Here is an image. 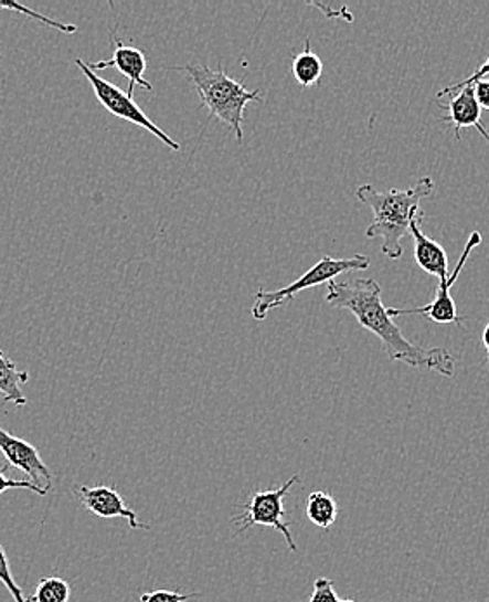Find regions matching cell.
I'll use <instances>...</instances> for the list:
<instances>
[{
  "instance_id": "e0dca14e",
  "label": "cell",
  "mask_w": 489,
  "mask_h": 602,
  "mask_svg": "<svg viewBox=\"0 0 489 602\" xmlns=\"http://www.w3.org/2000/svg\"><path fill=\"white\" fill-rule=\"evenodd\" d=\"M0 11H14L23 12L24 17L32 18V20L41 21L45 27H51V29L60 30L61 33H75L77 32V24L63 23V21L53 20V18L44 17L41 12L32 11V9L26 8V6L18 4V2H0Z\"/></svg>"
},
{
  "instance_id": "2e32d148",
  "label": "cell",
  "mask_w": 489,
  "mask_h": 602,
  "mask_svg": "<svg viewBox=\"0 0 489 602\" xmlns=\"http://www.w3.org/2000/svg\"><path fill=\"white\" fill-rule=\"evenodd\" d=\"M72 589L66 580L60 577H47L36 585L30 602H68Z\"/></svg>"
},
{
  "instance_id": "4fadbf2b",
  "label": "cell",
  "mask_w": 489,
  "mask_h": 602,
  "mask_svg": "<svg viewBox=\"0 0 489 602\" xmlns=\"http://www.w3.org/2000/svg\"><path fill=\"white\" fill-rule=\"evenodd\" d=\"M29 380L30 373L18 370L17 363L0 348V397L4 403H14L18 406L29 403L21 389Z\"/></svg>"
},
{
  "instance_id": "30bf717a",
  "label": "cell",
  "mask_w": 489,
  "mask_h": 602,
  "mask_svg": "<svg viewBox=\"0 0 489 602\" xmlns=\"http://www.w3.org/2000/svg\"><path fill=\"white\" fill-rule=\"evenodd\" d=\"M93 72L97 70L117 68L124 77L129 78V91L127 94L132 96L134 87H141L142 91L151 93L153 85L146 81L145 72L148 68V57L142 53L141 49L134 45L124 44L120 36L114 30V54L109 60L96 61V63H87Z\"/></svg>"
},
{
  "instance_id": "8fae6325",
  "label": "cell",
  "mask_w": 489,
  "mask_h": 602,
  "mask_svg": "<svg viewBox=\"0 0 489 602\" xmlns=\"http://www.w3.org/2000/svg\"><path fill=\"white\" fill-rule=\"evenodd\" d=\"M437 102L442 108L446 109V117L443 118L445 124L454 127L455 136L460 139L461 129H478L481 136H485L489 145L488 130L482 127L481 106L476 102L472 87H464V89L455 91V93H437Z\"/></svg>"
},
{
  "instance_id": "44dd1931",
  "label": "cell",
  "mask_w": 489,
  "mask_h": 602,
  "mask_svg": "<svg viewBox=\"0 0 489 602\" xmlns=\"http://www.w3.org/2000/svg\"><path fill=\"white\" fill-rule=\"evenodd\" d=\"M199 592L194 594H181L174 591H153L141 595V602H187L190 599L199 598Z\"/></svg>"
},
{
  "instance_id": "d4e9b609",
  "label": "cell",
  "mask_w": 489,
  "mask_h": 602,
  "mask_svg": "<svg viewBox=\"0 0 489 602\" xmlns=\"http://www.w3.org/2000/svg\"><path fill=\"white\" fill-rule=\"evenodd\" d=\"M340 602H357V601H351V599H340Z\"/></svg>"
},
{
  "instance_id": "7c38bea8",
  "label": "cell",
  "mask_w": 489,
  "mask_h": 602,
  "mask_svg": "<svg viewBox=\"0 0 489 602\" xmlns=\"http://www.w3.org/2000/svg\"><path fill=\"white\" fill-rule=\"evenodd\" d=\"M422 221H424V214L421 212L410 224V235L415 242V261L427 275L436 276L439 282H445L449 276L448 255L436 240L425 235L421 228Z\"/></svg>"
},
{
  "instance_id": "603a6c76",
  "label": "cell",
  "mask_w": 489,
  "mask_h": 602,
  "mask_svg": "<svg viewBox=\"0 0 489 602\" xmlns=\"http://www.w3.org/2000/svg\"><path fill=\"white\" fill-rule=\"evenodd\" d=\"M470 87H472L474 96H476V102L481 106V109L489 112V78H482V81L476 82Z\"/></svg>"
},
{
  "instance_id": "52a82bcc",
  "label": "cell",
  "mask_w": 489,
  "mask_h": 602,
  "mask_svg": "<svg viewBox=\"0 0 489 602\" xmlns=\"http://www.w3.org/2000/svg\"><path fill=\"white\" fill-rule=\"evenodd\" d=\"M481 243L482 236L479 231L470 233L469 239H467L466 247H464V252H461L460 260H458L457 267H455L454 273L448 276V279L439 282V287H437L436 297H434L433 303L425 304V306L422 307H412V309L387 307V315L393 319L396 318V316L422 315L427 316L434 324H454L461 327V324H464V316L458 315L457 304L451 299L449 291L457 284L458 276L464 272V267H466L467 260H469L474 249L479 247Z\"/></svg>"
},
{
  "instance_id": "cb8c5ba5",
  "label": "cell",
  "mask_w": 489,
  "mask_h": 602,
  "mask_svg": "<svg viewBox=\"0 0 489 602\" xmlns=\"http://www.w3.org/2000/svg\"><path fill=\"white\" fill-rule=\"evenodd\" d=\"M482 344H485L486 352H488V373H489V324L486 325L482 331Z\"/></svg>"
},
{
  "instance_id": "3957f363",
  "label": "cell",
  "mask_w": 489,
  "mask_h": 602,
  "mask_svg": "<svg viewBox=\"0 0 489 602\" xmlns=\"http://www.w3.org/2000/svg\"><path fill=\"white\" fill-rule=\"evenodd\" d=\"M190 75L202 106L211 112V118L224 122L233 133L236 142L243 141V120L248 103L263 102L261 91H248L242 82L231 78L223 68L206 65L176 66Z\"/></svg>"
},
{
  "instance_id": "5b68a950",
  "label": "cell",
  "mask_w": 489,
  "mask_h": 602,
  "mask_svg": "<svg viewBox=\"0 0 489 602\" xmlns=\"http://www.w3.org/2000/svg\"><path fill=\"white\" fill-rule=\"evenodd\" d=\"M75 65L82 70L85 78L89 81L91 87H93L94 94H96L97 102L102 103V106L106 112H109V114L115 115L117 118H121V120L129 122L132 126L141 127V129L153 134L155 138L160 139L169 150H181V145H179L176 139L170 138L169 134L163 133V130L160 129L145 112H142L141 106L134 102L132 96L124 93L120 87L106 81V78L99 77V75H97L96 72H93V70L89 68V65H87L84 60H81V57L75 60Z\"/></svg>"
},
{
  "instance_id": "277c9868",
  "label": "cell",
  "mask_w": 489,
  "mask_h": 602,
  "mask_svg": "<svg viewBox=\"0 0 489 602\" xmlns=\"http://www.w3.org/2000/svg\"><path fill=\"white\" fill-rule=\"evenodd\" d=\"M369 267V255L358 254L354 257H348V260H337L332 255H325L311 270H308L300 278L291 282L287 287L273 292L259 288V292H255L254 304H252V316L257 321H263L276 307H284L287 304L294 303V299L299 296L300 292L306 291V288L328 285L337 276L352 272H364Z\"/></svg>"
},
{
  "instance_id": "7a4b0ae2",
  "label": "cell",
  "mask_w": 489,
  "mask_h": 602,
  "mask_svg": "<svg viewBox=\"0 0 489 602\" xmlns=\"http://www.w3.org/2000/svg\"><path fill=\"white\" fill-rule=\"evenodd\" d=\"M434 193V181L422 178L408 190L379 191L372 184H361L357 199L373 211V223L366 230L370 240H382V254L389 260L403 257L401 240L410 233V224L417 218L418 207Z\"/></svg>"
},
{
  "instance_id": "ac0fdd59",
  "label": "cell",
  "mask_w": 489,
  "mask_h": 602,
  "mask_svg": "<svg viewBox=\"0 0 489 602\" xmlns=\"http://www.w3.org/2000/svg\"><path fill=\"white\" fill-rule=\"evenodd\" d=\"M0 583L8 589L11 598L14 602H30L24 598L21 587L18 585L17 580L12 577L11 564H9L8 555H6L4 547L0 546Z\"/></svg>"
},
{
  "instance_id": "ba28073f",
  "label": "cell",
  "mask_w": 489,
  "mask_h": 602,
  "mask_svg": "<svg viewBox=\"0 0 489 602\" xmlns=\"http://www.w3.org/2000/svg\"><path fill=\"white\" fill-rule=\"evenodd\" d=\"M0 453L4 455L6 461L14 469L30 477V482L35 483L44 489H51L53 486V473L42 461L41 453L29 441L12 436L6 429L0 427Z\"/></svg>"
},
{
  "instance_id": "d6986e66",
  "label": "cell",
  "mask_w": 489,
  "mask_h": 602,
  "mask_svg": "<svg viewBox=\"0 0 489 602\" xmlns=\"http://www.w3.org/2000/svg\"><path fill=\"white\" fill-rule=\"evenodd\" d=\"M6 471H8V467H0V495L8 492V489H30L33 494L41 495V497H45V494H47V489L36 486L30 479H11V477L6 476Z\"/></svg>"
},
{
  "instance_id": "6da1fadb",
  "label": "cell",
  "mask_w": 489,
  "mask_h": 602,
  "mask_svg": "<svg viewBox=\"0 0 489 602\" xmlns=\"http://www.w3.org/2000/svg\"><path fill=\"white\" fill-rule=\"evenodd\" d=\"M328 306L348 309L357 316L361 327L375 334L384 344L391 361L408 367L434 370L445 377L455 376V358L445 348H421L406 339L382 303V288L373 278H354L348 282H330L327 285Z\"/></svg>"
},
{
  "instance_id": "ffe728a7",
  "label": "cell",
  "mask_w": 489,
  "mask_h": 602,
  "mask_svg": "<svg viewBox=\"0 0 489 602\" xmlns=\"http://www.w3.org/2000/svg\"><path fill=\"white\" fill-rule=\"evenodd\" d=\"M309 602H340L339 595H337L336 587H333V580L318 579L315 582V589H312L311 599Z\"/></svg>"
},
{
  "instance_id": "9a60e30c",
  "label": "cell",
  "mask_w": 489,
  "mask_h": 602,
  "mask_svg": "<svg viewBox=\"0 0 489 602\" xmlns=\"http://www.w3.org/2000/svg\"><path fill=\"white\" fill-rule=\"evenodd\" d=\"M306 516L312 525L318 526L321 530L332 528L337 516H339L336 498L328 495L327 492H312L308 497V504H306Z\"/></svg>"
},
{
  "instance_id": "5bb4252c",
  "label": "cell",
  "mask_w": 489,
  "mask_h": 602,
  "mask_svg": "<svg viewBox=\"0 0 489 602\" xmlns=\"http://www.w3.org/2000/svg\"><path fill=\"white\" fill-rule=\"evenodd\" d=\"M291 73L296 77L297 84L304 89L315 87L323 75V61L311 49V39H306L302 53L296 54L291 61Z\"/></svg>"
},
{
  "instance_id": "9c48e42d",
  "label": "cell",
  "mask_w": 489,
  "mask_h": 602,
  "mask_svg": "<svg viewBox=\"0 0 489 602\" xmlns=\"http://www.w3.org/2000/svg\"><path fill=\"white\" fill-rule=\"evenodd\" d=\"M77 495L82 506L97 518H124L129 521L132 530H150V526L138 521L136 513L127 506L126 500L114 486H81L77 488Z\"/></svg>"
},
{
  "instance_id": "8992f818",
  "label": "cell",
  "mask_w": 489,
  "mask_h": 602,
  "mask_svg": "<svg viewBox=\"0 0 489 602\" xmlns=\"http://www.w3.org/2000/svg\"><path fill=\"white\" fill-rule=\"evenodd\" d=\"M300 482V476H291L285 485L276 489H264L255 492L247 504L243 507V513L238 518L233 519L238 526V534L247 531L251 526H266L273 530L279 531L287 540L288 549L297 552V543L290 531V525L285 521V497L290 492L291 486Z\"/></svg>"
},
{
  "instance_id": "7402d4cb",
  "label": "cell",
  "mask_w": 489,
  "mask_h": 602,
  "mask_svg": "<svg viewBox=\"0 0 489 602\" xmlns=\"http://www.w3.org/2000/svg\"><path fill=\"white\" fill-rule=\"evenodd\" d=\"M489 75V56L488 60L482 63L481 66H479L476 72L470 75L469 78H466V81L458 82V84H451L448 85V87H445V89L439 91V93L448 94V93H455V91L464 89V87H470V85L476 84L478 81H482V78L488 77Z\"/></svg>"
}]
</instances>
